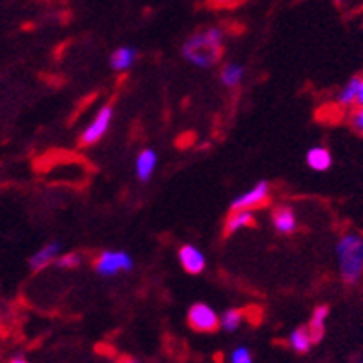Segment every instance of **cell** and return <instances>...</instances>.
Wrapping results in <instances>:
<instances>
[{
  "mask_svg": "<svg viewBox=\"0 0 363 363\" xmlns=\"http://www.w3.org/2000/svg\"><path fill=\"white\" fill-rule=\"evenodd\" d=\"M223 39H225L223 30L211 26L202 32H196L187 39L182 47V54L187 62L196 67L210 69L219 62L220 54H223Z\"/></svg>",
  "mask_w": 363,
  "mask_h": 363,
  "instance_id": "cell-1",
  "label": "cell"
},
{
  "mask_svg": "<svg viewBox=\"0 0 363 363\" xmlns=\"http://www.w3.org/2000/svg\"><path fill=\"white\" fill-rule=\"evenodd\" d=\"M337 267L341 280L349 286L358 284L363 277V235L358 232H347L335 245Z\"/></svg>",
  "mask_w": 363,
  "mask_h": 363,
  "instance_id": "cell-2",
  "label": "cell"
},
{
  "mask_svg": "<svg viewBox=\"0 0 363 363\" xmlns=\"http://www.w3.org/2000/svg\"><path fill=\"white\" fill-rule=\"evenodd\" d=\"M132 269L134 259L125 250H104L95 262V272L102 278H113L121 272H130Z\"/></svg>",
  "mask_w": 363,
  "mask_h": 363,
  "instance_id": "cell-3",
  "label": "cell"
},
{
  "mask_svg": "<svg viewBox=\"0 0 363 363\" xmlns=\"http://www.w3.org/2000/svg\"><path fill=\"white\" fill-rule=\"evenodd\" d=\"M187 323L195 332L210 334V332H216L220 326V317L217 315V311L211 306H208L204 302H196L187 311Z\"/></svg>",
  "mask_w": 363,
  "mask_h": 363,
  "instance_id": "cell-4",
  "label": "cell"
},
{
  "mask_svg": "<svg viewBox=\"0 0 363 363\" xmlns=\"http://www.w3.org/2000/svg\"><path fill=\"white\" fill-rule=\"evenodd\" d=\"M111 121H113V108L111 106H102L99 113L91 121V125L80 134L82 147H91V145L99 143L106 135L108 128H110Z\"/></svg>",
  "mask_w": 363,
  "mask_h": 363,
  "instance_id": "cell-5",
  "label": "cell"
},
{
  "mask_svg": "<svg viewBox=\"0 0 363 363\" xmlns=\"http://www.w3.org/2000/svg\"><path fill=\"white\" fill-rule=\"evenodd\" d=\"M269 199H271V186H269V182L262 180L254 187H250L249 191H245L239 196H235L234 201H232V204H230V211L254 210V208H259V206L267 204Z\"/></svg>",
  "mask_w": 363,
  "mask_h": 363,
  "instance_id": "cell-6",
  "label": "cell"
},
{
  "mask_svg": "<svg viewBox=\"0 0 363 363\" xmlns=\"http://www.w3.org/2000/svg\"><path fill=\"white\" fill-rule=\"evenodd\" d=\"M178 259L184 271L189 274H201L206 267V256L201 249H196L195 245H184L178 250Z\"/></svg>",
  "mask_w": 363,
  "mask_h": 363,
  "instance_id": "cell-7",
  "label": "cell"
},
{
  "mask_svg": "<svg viewBox=\"0 0 363 363\" xmlns=\"http://www.w3.org/2000/svg\"><path fill=\"white\" fill-rule=\"evenodd\" d=\"M60 254H62V245L57 243V241H50V243L43 245L41 249L35 250V252L30 256V269L34 272L43 271V269H47L50 263H56V259L60 258Z\"/></svg>",
  "mask_w": 363,
  "mask_h": 363,
  "instance_id": "cell-8",
  "label": "cell"
},
{
  "mask_svg": "<svg viewBox=\"0 0 363 363\" xmlns=\"http://www.w3.org/2000/svg\"><path fill=\"white\" fill-rule=\"evenodd\" d=\"M272 226L277 230L278 234H293L298 228V220H296L295 211L287 206H280L277 210L272 211Z\"/></svg>",
  "mask_w": 363,
  "mask_h": 363,
  "instance_id": "cell-9",
  "label": "cell"
},
{
  "mask_svg": "<svg viewBox=\"0 0 363 363\" xmlns=\"http://www.w3.org/2000/svg\"><path fill=\"white\" fill-rule=\"evenodd\" d=\"M158 165V154L152 148H145L135 160V177L141 182H148L152 178L154 171Z\"/></svg>",
  "mask_w": 363,
  "mask_h": 363,
  "instance_id": "cell-10",
  "label": "cell"
},
{
  "mask_svg": "<svg viewBox=\"0 0 363 363\" xmlns=\"http://www.w3.org/2000/svg\"><path fill=\"white\" fill-rule=\"evenodd\" d=\"M135 57H138V50H135V48L119 47L117 50L111 52L110 67L113 69L115 72H125L134 65Z\"/></svg>",
  "mask_w": 363,
  "mask_h": 363,
  "instance_id": "cell-11",
  "label": "cell"
},
{
  "mask_svg": "<svg viewBox=\"0 0 363 363\" xmlns=\"http://www.w3.org/2000/svg\"><path fill=\"white\" fill-rule=\"evenodd\" d=\"M256 225V219H254L252 210H239V211H232L226 219L225 225V235H232L235 234L238 230L243 228H250V226Z\"/></svg>",
  "mask_w": 363,
  "mask_h": 363,
  "instance_id": "cell-12",
  "label": "cell"
},
{
  "mask_svg": "<svg viewBox=\"0 0 363 363\" xmlns=\"http://www.w3.org/2000/svg\"><path fill=\"white\" fill-rule=\"evenodd\" d=\"M308 167L317 172H325L332 167V154L325 147H311L306 154Z\"/></svg>",
  "mask_w": 363,
  "mask_h": 363,
  "instance_id": "cell-13",
  "label": "cell"
},
{
  "mask_svg": "<svg viewBox=\"0 0 363 363\" xmlns=\"http://www.w3.org/2000/svg\"><path fill=\"white\" fill-rule=\"evenodd\" d=\"M287 341H289V347L298 354H306L308 350L311 349V345L315 343L313 337H311L310 328H308V326H301V328L293 330Z\"/></svg>",
  "mask_w": 363,
  "mask_h": 363,
  "instance_id": "cell-14",
  "label": "cell"
},
{
  "mask_svg": "<svg viewBox=\"0 0 363 363\" xmlns=\"http://www.w3.org/2000/svg\"><path fill=\"white\" fill-rule=\"evenodd\" d=\"M359 82H362V77H354L352 80H349L341 87V91L337 93V104L341 108H350V106H356V99H358V91H359Z\"/></svg>",
  "mask_w": 363,
  "mask_h": 363,
  "instance_id": "cell-15",
  "label": "cell"
},
{
  "mask_svg": "<svg viewBox=\"0 0 363 363\" xmlns=\"http://www.w3.org/2000/svg\"><path fill=\"white\" fill-rule=\"evenodd\" d=\"M328 313H330L328 306H319V308H315L313 315H311L308 328H310V334L315 343L317 341H320V337H323V334H325V326H326V319H328Z\"/></svg>",
  "mask_w": 363,
  "mask_h": 363,
  "instance_id": "cell-16",
  "label": "cell"
},
{
  "mask_svg": "<svg viewBox=\"0 0 363 363\" xmlns=\"http://www.w3.org/2000/svg\"><path fill=\"white\" fill-rule=\"evenodd\" d=\"M245 77V69L243 65H239V63H228L223 67L220 71V82H223V86L230 87V89H234L238 87L241 82H243Z\"/></svg>",
  "mask_w": 363,
  "mask_h": 363,
  "instance_id": "cell-17",
  "label": "cell"
},
{
  "mask_svg": "<svg viewBox=\"0 0 363 363\" xmlns=\"http://www.w3.org/2000/svg\"><path fill=\"white\" fill-rule=\"evenodd\" d=\"M243 311L241 310H235V308H232V310H226L223 315H220V328L226 330V332H235V330L241 326V323H243Z\"/></svg>",
  "mask_w": 363,
  "mask_h": 363,
  "instance_id": "cell-18",
  "label": "cell"
},
{
  "mask_svg": "<svg viewBox=\"0 0 363 363\" xmlns=\"http://www.w3.org/2000/svg\"><path fill=\"white\" fill-rule=\"evenodd\" d=\"M82 263L80 254L77 252H67V254H60V258L56 259V265L60 269H77Z\"/></svg>",
  "mask_w": 363,
  "mask_h": 363,
  "instance_id": "cell-19",
  "label": "cell"
},
{
  "mask_svg": "<svg viewBox=\"0 0 363 363\" xmlns=\"http://www.w3.org/2000/svg\"><path fill=\"white\" fill-rule=\"evenodd\" d=\"M350 128L356 132V134L363 135V106H356L349 117Z\"/></svg>",
  "mask_w": 363,
  "mask_h": 363,
  "instance_id": "cell-20",
  "label": "cell"
},
{
  "mask_svg": "<svg viewBox=\"0 0 363 363\" xmlns=\"http://www.w3.org/2000/svg\"><path fill=\"white\" fill-rule=\"evenodd\" d=\"M230 363H254L252 354L247 347H238L234 352L230 354Z\"/></svg>",
  "mask_w": 363,
  "mask_h": 363,
  "instance_id": "cell-21",
  "label": "cell"
},
{
  "mask_svg": "<svg viewBox=\"0 0 363 363\" xmlns=\"http://www.w3.org/2000/svg\"><path fill=\"white\" fill-rule=\"evenodd\" d=\"M241 0H211V4L219 6V8H225V6H235Z\"/></svg>",
  "mask_w": 363,
  "mask_h": 363,
  "instance_id": "cell-22",
  "label": "cell"
},
{
  "mask_svg": "<svg viewBox=\"0 0 363 363\" xmlns=\"http://www.w3.org/2000/svg\"><path fill=\"white\" fill-rule=\"evenodd\" d=\"M356 106H363V77H362V82H359V91H358V99H356Z\"/></svg>",
  "mask_w": 363,
  "mask_h": 363,
  "instance_id": "cell-23",
  "label": "cell"
},
{
  "mask_svg": "<svg viewBox=\"0 0 363 363\" xmlns=\"http://www.w3.org/2000/svg\"><path fill=\"white\" fill-rule=\"evenodd\" d=\"M10 363H28V359H24L23 356H17V358H11Z\"/></svg>",
  "mask_w": 363,
  "mask_h": 363,
  "instance_id": "cell-24",
  "label": "cell"
},
{
  "mask_svg": "<svg viewBox=\"0 0 363 363\" xmlns=\"http://www.w3.org/2000/svg\"><path fill=\"white\" fill-rule=\"evenodd\" d=\"M119 363H139V362H135V359H130V358H125V359H121Z\"/></svg>",
  "mask_w": 363,
  "mask_h": 363,
  "instance_id": "cell-25",
  "label": "cell"
},
{
  "mask_svg": "<svg viewBox=\"0 0 363 363\" xmlns=\"http://www.w3.org/2000/svg\"><path fill=\"white\" fill-rule=\"evenodd\" d=\"M335 2H337V4H343L345 0H335Z\"/></svg>",
  "mask_w": 363,
  "mask_h": 363,
  "instance_id": "cell-26",
  "label": "cell"
}]
</instances>
